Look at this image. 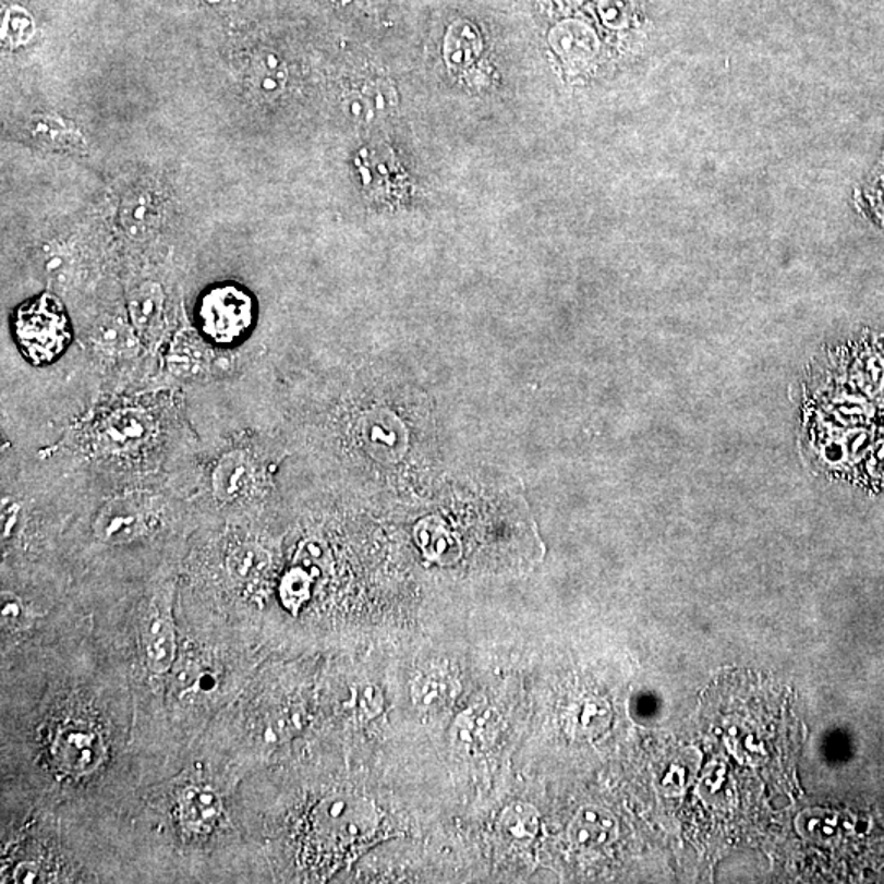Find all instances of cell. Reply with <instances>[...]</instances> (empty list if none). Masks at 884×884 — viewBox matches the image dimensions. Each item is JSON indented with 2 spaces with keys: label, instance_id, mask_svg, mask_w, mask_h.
<instances>
[{
  "label": "cell",
  "instance_id": "13",
  "mask_svg": "<svg viewBox=\"0 0 884 884\" xmlns=\"http://www.w3.org/2000/svg\"><path fill=\"white\" fill-rule=\"evenodd\" d=\"M308 582H306V576L300 570H295V572H290L289 576L286 577L283 580L282 595L283 603L289 608L296 609L306 598H308Z\"/></svg>",
  "mask_w": 884,
  "mask_h": 884
},
{
  "label": "cell",
  "instance_id": "5",
  "mask_svg": "<svg viewBox=\"0 0 884 884\" xmlns=\"http://www.w3.org/2000/svg\"><path fill=\"white\" fill-rule=\"evenodd\" d=\"M143 639L149 670L153 674H166L175 657V632L169 616L165 613L152 616L145 626Z\"/></svg>",
  "mask_w": 884,
  "mask_h": 884
},
{
  "label": "cell",
  "instance_id": "14",
  "mask_svg": "<svg viewBox=\"0 0 884 884\" xmlns=\"http://www.w3.org/2000/svg\"><path fill=\"white\" fill-rule=\"evenodd\" d=\"M25 613L22 603L12 595H2V626L9 629H21Z\"/></svg>",
  "mask_w": 884,
  "mask_h": 884
},
{
  "label": "cell",
  "instance_id": "11",
  "mask_svg": "<svg viewBox=\"0 0 884 884\" xmlns=\"http://www.w3.org/2000/svg\"><path fill=\"white\" fill-rule=\"evenodd\" d=\"M107 434H109L113 445H130V440L142 439L143 434H145V424L135 414H123V416L113 420Z\"/></svg>",
  "mask_w": 884,
  "mask_h": 884
},
{
  "label": "cell",
  "instance_id": "2",
  "mask_svg": "<svg viewBox=\"0 0 884 884\" xmlns=\"http://www.w3.org/2000/svg\"><path fill=\"white\" fill-rule=\"evenodd\" d=\"M253 319V296L237 283L214 286L197 303L198 326L217 344H233L243 338Z\"/></svg>",
  "mask_w": 884,
  "mask_h": 884
},
{
  "label": "cell",
  "instance_id": "3",
  "mask_svg": "<svg viewBox=\"0 0 884 884\" xmlns=\"http://www.w3.org/2000/svg\"><path fill=\"white\" fill-rule=\"evenodd\" d=\"M145 531V513L135 498H119L110 501L96 521V533L109 544H123L142 536Z\"/></svg>",
  "mask_w": 884,
  "mask_h": 884
},
{
  "label": "cell",
  "instance_id": "15",
  "mask_svg": "<svg viewBox=\"0 0 884 884\" xmlns=\"http://www.w3.org/2000/svg\"><path fill=\"white\" fill-rule=\"evenodd\" d=\"M156 312H158V306H156L155 296L146 295L143 296V300H138V305L133 313H135L136 326L143 335L152 332Z\"/></svg>",
  "mask_w": 884,
  "mask_h": 884
},
{
  "label": "cell",
  "instance_id": "10",
  "mask_svg": "<svg viewBox=\"0 0 884 884\" xmlns=\"http://www.w3.org/2000/svg\"><path fill=\"white\" fill-rule=\"evenodd\" d=\"M35 34L34 17L25 9L9 8L2 19V40L11 47L27 44Z\"/></svg>",
  "mask_w": 884,
  "mask_h": 884
},
{
  "label": "cell",
  "instance_id": "4",
  "mask_svg": "<svg viewBox=\"0 0 884 884\" xmlns=\"http://www.w3.org/2000/svg\"><path fill=\"white\" fill-rule=\"evenodd\" d=\"M102 743L90 730L68 729L58 739V755L64 768L87 773L99 766L102 760Z\"/></svg>",
  "mask_w": 884,
  "mask_h": 884
},
{
  "label": "cell",
  "instance_id": "12",
  "mask_svg": "<svg viewBox=\"0 0 884 884\" xmlns=\"http://www.w3.org/2000/svg\"><path fill=\"white\" fill-rule=\"evenodd\" d=\"M266 566V557L256 547L238 550L230 560V569L238 579H253Z\"/></svg>",
  "mask_w": 884,
  "mask_h": 884
},
{
  "label": "cell",
  "instance_id": "6",
  "mask_svg": "<svg viewBox=\"0 0 884 884\" xmlns=\"http://www.w3.org/2000/svg\"><path fill=\"white\" fill-rule=\"evenodd\" d=\"M615 819L598 808H583L570 824V840L582 847H600L616 837Z\"/></svg>",
  "mask_w": 884,
  "mask_h": 884
},
{
  "label": "cell",
  "instance_id": "1",
  "mask_svg": "<svg viewBox=\"0 0 884 884\" xmlns=\"http://www.w3.org/2000/svg\"><path fill=\"white\" fill-rule=\"evenodd\" d=\"M14 332L22 351L34 364H47L57 359L71 339L63 305L47 293L19 306Z\"/></svg>",
  "mask_w": 884,
  "mask_h": 884
},
{
  "label": "cell",
  "instance_id": "7",
  "mask_svg": "<svg viewBox=\"0 0 884 884\" xmlns=\"http://www.w3.org/2000/svg\"><path fill=\"white\" fill-rule=\"evenodd\" d=\"M540 831V814L526 802H514L505 809L500 818V832L508 841L530 845Z\"/></svg>",
  "mask_w": 884,
  "mask_h": 884
},
{
  "label": "cell",
  "instance_id": "9",
  "mask_svg": "<svg viewBox=\"0 0 884 884\" xmlns=\"http://www.w3.org/2000/svg\"><path fill=\"white\" fill-rule=\"evenodd\" d=\"M182 812L192 827H210L220 818V799L207 789H192L182 801Z\"/></svg>",
  "mask_w": 884,
  "mask_h": 884
},
{
  "label": "cell",
  "instance_id": "8",
  "mask_svg": "<svg viewBox=\"0 0 884 884\" xmlns=\"http://www.w3.org/2000/svg\"><path fill=\"white\" fill-rule=\"evenodd\" d=\"M250 469L246 459L241 455L225 458L215 472V491H217L218 497L223 500H233L243 495L250 485Z\"/></svg>",
  "mask_w": 884,
  "mask_h": 884
}]
</instances>
